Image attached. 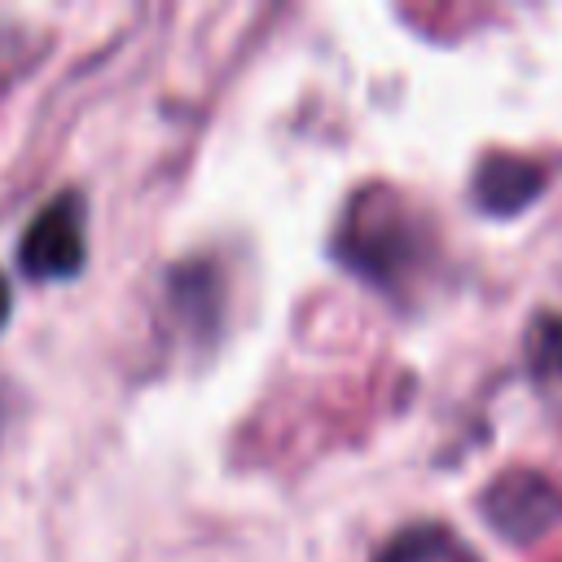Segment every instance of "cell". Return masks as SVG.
<instances>
[{
	"label": "cell",
	"instance_id": "cell-1",
	"mask_svg": "<svg viewBox=\"0 0 562 562\" xmlns=\"http://www.w3.org/2000/svg\"><path fill=\"white\" fill-rule=\"evenodd\" d=\"M18 263L35 281H57L83 263V198L75 189L48 198L18 241Z\"/></svg>",
	"mask_w": 562,
	"mask_h": 562
},
{
	"label": "cell",
	"instance_id": "cell-2",
	"mask_svg": "<svg viewBox=\"0 0 562 562\" xmlns=\"http://www.w3.org/2000/svg\"><path fill=\"white\" fill-rule=\"evenodd\" d=\"M483 518L501 531V536H509V540H531V536H540L544 527H553L558 522V514H562V492L544 479V474H536V470H509V474H501L487 492H483Z\"/></svg>",
	"mask_w": 562,
	"mask_h": 562
},
{
	"label": "cell",
	"instance_id": "cell-3",
	"mask_svg": "<svg viewBox=\"0 0 562 562\" xmlns=\"http://www.w3.org/2000/svg\"><path fill=\"white\" fill-rule=\"evenodd\" d=\"M338 255L386 281L400 272V263L408 259V228H404V215L400 211H351L347 215V233L338 237Z\"/></svg>",
	"mask_w": 562,
	"mask_h": 562
},
{
	"label": "cell",
	"instance_id": "cell-4",
	"mask_svg": "<svg viewBox=\"0 0 562 562\" xmlns=\"http://www.w3.org/2000/svg\"><path fill=\"white\" fill-rule=\"evenodd\" d=\"M544 189V171L536 162H522V158H509V154H492L479 176H474V198L483 211H518L527 206L536 193Z\"/></svg>",
	"mask_w": 562,
	"mask_h": 562
},
{
	"label": "cell",
	"instance_id": "cell-5",
	"mask_svg": "<svg viewBox=\"0 0 562 562\" xmlns=\"http://www.w3.org/2000/svg\"><path fill=\"white\" fill-rule=\"evenodd\" d=\"M378 562H474L452 531L435 527V522H422V527H408L400 531L382 553Z\"/></svg>",
	"mask_w": 562,
	"mask_h": 562
},
{
	"label": "cell",
	"instance_id": "cell-6",
	"mask_svg": "<svg viewBox=\"0 0 562 562\" xmlns=\"http://www.w3.org/2000/svg\"><path fill=\"white\" fill-rule=\"evenodd\" d=\"M4 312H9V281L0 277V325H4Z\"/></svg>",
	"mask_w": 562,
	"mask_h": 562
}]
</instances>
